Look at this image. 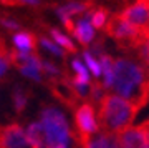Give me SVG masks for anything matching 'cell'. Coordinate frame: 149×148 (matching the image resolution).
Here are the masks:
<instances>
[{"instance_id": "1", "label": "cell", "mask_w": 149, "mask_h": 148, "mask_svg": "<svg viewBox=\"0 0 149 148\" xmlns=\"http://www.w3.org/2000/svg\"><path fill=\"white\" fill-rule=\"evenodd\" d=\"M119 97L143 108L149 100V70L143 63L119 58L113 63L111 87Z\"/></svg>"}, {"instance_id": "12", "label": "cell", "mask_w": 149, "mask_h": 148, "mask_svg": "<svg viewBox=\"0 0 149 148\" xmlns=\"http://www.w3.org/2000/svg\"><path fill=\"white\" fill-rule=\"evenodd\" d=\"M100 67H101V75L104 77V87L109 88L111 87V80H113V63H114V60H113L109 55L106 53H100Z\"/></svg>"}, {"instance_id": "20", "label": "cell", "mask_w": 149, "mask_h": 148, "mask_svg": "<svg viewBox=\"0 0 149 148\" xmlns=\"http://www.w3.org/2000/svg\"><path fill=\"white\" fill-rule=\"evenodd\" d=\"M0 23L7 28H10V30H17L18 28V23L15 20H12V18H0Z\"/></svg>"}, {"instance_id": "11", "label": "cell", "mask_w": 149, "mask_h": 148, "mask_svg": "<svg viewBox=\"0 0 149 148\" xmlns=\"http://www.w3.org/2000/svg\"><path fill=\"white\" fill-rule=\"evenodd\" d=\"M27 135L28 142L33 148H43L45 147V138H43V130H42V125L40 123H32L30 127L27 128Z\"/></svg>"}, {"instance_id": "7", "label": "cell", "mask_w": 149, "mask_h": 148, "mask_svg": "<svg viewBox=\"0 0 149 148\" xmlns=\"http://www.w3.org/2000/svg\"><path fill=\"white\" fill-rule=\"evenodd\" d=\"M0 148H33L28 142L23 128L17 123H10L0 128Z\"/></svg>"}, {"instance_id": "17", "label": "cell", "mask_w": 149, "mask_h": 148, "mask_svg": "<svg viewBox=\"0 0 149 148\" xmlns=\"http://www.w3.org/2000/svg\"><path fill=\"white\" fill-rule=\"evenodd\" d=\"M8 50H7L5 43L0 40V78L5 75L7 68H8V63H10V58H8Z\"/></svg>"}, {"instance_id": "3", "label": "cell", "mask_w": 149, "mask_h": 148, "mask_svg": "<svg viewBox=\"0 0 149 148\" xmlns=\"http://www.w3.org/2000/svg\"><path fill=\"white\" fill-rule=\"evenodd\" d=\"M42 130L45 138L43 148H53L58 145H68L70 140V127L66 118L58 108L47 106L42 110Z\"/></svg>"}, {"instance_id": "10", "label": "cell", "mask_w": 149, "mask_h": 148, "mask_svg": "<svg viewBox=\"0 0 149 148\" xmlns=\"http://www.w3.org/2000/svg\"><path fill=\"white\" fill-rule=\"evenodd\" d=\"M13 45L20 52H32L37 45V38L28 32H18L13 35Z\"/></svg>"}, {"instance_id": "16", "label": "cell", "mask_w": 149, "mask_h": 148, "mask_svg": "<svg viewBox=\"0 0 149 148\" xmlns=\"http://www.w3.org/2000/svg\"><path fill=\"white\" fill-rule=\"evenodd\" d=\"M83 58H85L86 67L90 68L91 75H95V77H100V75H101V67H100V62H98V60H96V58L93 57L90 52H85Z\"/></svg>"}, {"instance_id": "14", "label": "cell", "mask_w": 149, "mask_h": 148, "mask_svg": "<svg viewBox=\"0 0 149 148\" xmlns=\"http://www.w3.org/2000/svg\"><path fill=\"white\" fill-rule=\"evenodd\" d=\"M108 22V10L106 8H96L91 12L90 15V23L93 25V28H103Z\"/></svg>"}, {"instance_id": "4", "label": "cell", "mask_w": 149, "mask_h": 148, "mask_svg": "<svg viewBox=\"0 0 149 148\" xmlns=\"http://www.w3.org/2000/svg\"><path fill=\"white\" fill-rule=\"evenodd\" d=\"M106 32L109 37H113L124 50H136L141 43L146 40L143 33L136 30L133 25H129L128 22L121 18V15H113L106 22Z\"/></svg>"}, {"instance_id": "5", "label": "cell", "mask_w": 149, "mask_h": 148, "mask_svg": "<svg viewBox=\"0 0 149 148\" xmlns=\"http://www.w3.org/2000/svg\"><path fill=\"white\" fill-rule=\"evenodd\" d=\"M74 123H76V130H78V142L81 147H85L86 143L91 140V135L98 132V122H96L95 108L90 103H81L76 110H74Z\"/></svg>"}, {"instance_id": "21", "label": "cell", "mask_w": 149, "mask_h": 148, "mask_svg": "<svg viewBox=\"0 0 149 148\" xmlns=\"http://www.w3.org/2000/svg\"><path fill=\"white\" fill-rule=\"evenodd\" d=\"M144 130H146V135H148V147H149V120H146V122L143 123Z\"/></svg>"}, {"instance_id": "18", "label": "cell", "mask_w": 149, "mask_h": 148, "mask_svg": "<svg viewBox=\"0 0 149 148\" xmlns=\"http://www.w3.org/2000/svg\"><path fill=\"white\" fill-rule=\"evenodd\" d=\"M40 43H42L45 48H47L48 52H52L53 55H56V57H63V55H65L63 50H61L60 47H56L55 43H52L50 40H48V38H40Z\"/></svg>"}, {"instance_id": "6", "label": "cell", "mask_w": 149, "mask_h": 148, "mask_svg": "<svg viewBox=\"0 0 149 148\" xmlns=\"http://www.w3.org/2000/svg\"><path fill=\"white\" fill-rule=\"evenodd\" d=\"M119 15L129 25L139 30L146 38L149 37V0H136L133 5L124 8Z\"/></svg>"}, {"instance_id": "15", "label": "cell", "mask_w": 149, "mask_h": 148, "mask_svg": "<svg viewBox=\"0 0 149 148\" xmlns=\"http://www.w3.org/2000/svg\"><path fill=\"white\" fill-rule=\"evenodd\" d=\"M50 33H52V37H53L56 42H58L60 47L65 48L66 52H71V53L76 52V48H74L73 42H71V40L66 37V35H63V33L60 32V30H56V28H52V30H50Z\"/></svg>"}, {"instance_id": "13", "label": "cell", "mask_w": 149, "mask_h": 148, "mask_svg": "<svg viewBox=\"0 0 149 148\" xmlns=\"http://www.w3.org/2000/svg\"><path fill=\"white\" fill-rule=\"evenodd\" d=\"M13 106H15V111L17 113H22V111L25 110V106L28 103V92L23 90L22 87H17L15 90H13Z\"/></svg>"}, {"instance_id": "19", "label": "cell", "mask_w": 149, "mask_h": 148, "mask_svg": "<svg viewBox=\"0 0 149 148\" xmlns=\"http://www.w3.org/2000/svg\"><path fill=\"white\" fill-rule=\"evenodd\" d=\"M5 5H38V0H2Z\"/></svg>"}, {"instance_id": "9", "label": "cell", "mask_w": 149, "mask_h": 148, "mask_svg": "<svg viewBox=\"0 0 149 148\" xmlns=\"http://www.w3.org/2000/svg\"><path fill=\"white\" fill-rule=\"evenodd\" d=\"M73 35L78 38V42H80L81 45H88V43L93 40V37H95V28H93V25L90 23L88 18H81V20L74 25Z\"/></svg>"}, {"instance_id": "8", "label": "cell", "mask_w": 149, "mask_h": 148, "mask_svg": "<svg viewBox=\"0 0 149 148\" xmlns=\"http://www.w3.org/2000/svg\"><path fill=\"white\" fill-rule=\"evenodd\" d=\"M118 140L121 148H149L148 135L143 125L124 128L123 132L118 133Z\"/></svg>"}, {"instance_id": "2", "label": "cell", "mask_w": 149, "mask_h": 148, "mask_svg": "<svg viewBox=\"0 0 149 148\" xmlns=\"http://www.w3.org/2000/svg\"><path fill=\"white\" fill-rule=\"evenodd\" d=\"M141 110L136 103L126 100L119 95H103L100 98V110L98 120L103 132L106 133H119L124 128L131 127L138 111Z\"/></svg>"}]
</instances>
